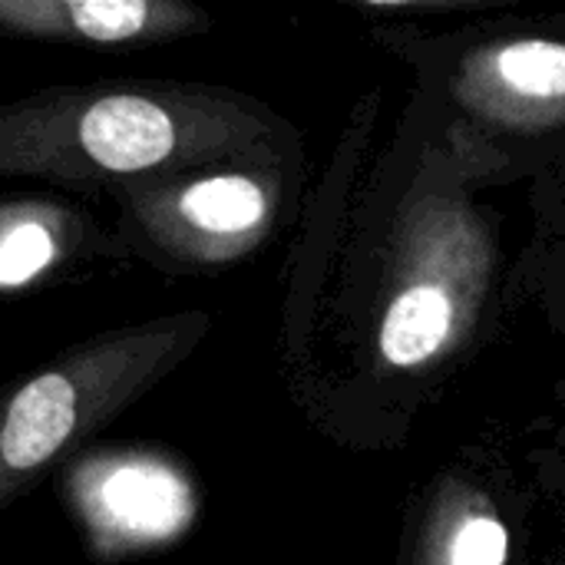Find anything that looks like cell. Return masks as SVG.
Segmentation results:
<instances>
[{"label": "cell", "instance_id": "obj_1", "mask_svg": "<svg viewBox=\"0 0 565 565\" xmlns=\"http://www.w3.org/2000/svg\"><path fill=\"white\" fill-rule=\"evenodd\" d=\"M228 142L222 106L199 86L113 76L60 83L0 106V179L60 192L199 169Z\"/></svg>", "mask_w": 565, "mask_h": 565}, {"label": "cell", "instance_id": "obj_2", "mask_svg": "<svg viewBox=\"0 0 565 565\" xmlns=\"http://www.w3.org/2000/svg\"><path fill=\"white\" fill-rule=\"evenodd\" d=\"M199 315L96 331L0 384V513L136 407L195 344Z\"/></svg>", "mask_w": 565, "mask_h": 565}, {"label": "cell", "instance_id": "obj_3", "mask_svg": "<svg viewBox=\"0 0 565 565\" xmlns=\"http://www.w3.org/2000/svg\"><path fill=\"white\" fill-rule=\"evenodd\" d=\"M116 242L129 262L192 271L252 238L268 218V189L238 169H179L116 182Z\"/></svg>", "mask_w": 565, "mask_h": 565}, {"label": "cell", "instance_id": "obj_4", "mask_svg": "<svg viewBox=\"0 0 565 565\" xmlns=\"http://www.w3.org/2000/svg\"><path fill=\"white\" fill-rule=\"evenodd\" d=\"M116 232L60 192L0 195V298L36 295L99 265H126Z\"/></svg>", "mask_w": 565, "mask_h": 565}, {"label": "cell", "instance_id": "obj_5", "mask_svg": "<svg viewBox=\"0 0 565 565\" xmlns=\"http://www.w3.org/2000/svg\"><path fill=\"white\" fill-rule=\"evenodd\" d=\"M205 30L202 10L182 0H0V36L142 50Z\"/></svg>", "mask_w": 565, "mask_h": 565}, {"label": "cell", "instance_id": "obj_6", "mask_svg": "<svg viewBox=\"0 0 565 565\" xmlns=\"http://www.w3.org/2000/svg\"><path fill=\"white\" fill-rule=\"evenodd\" d=\"M454 301L440 285H414L394 298L381 324V354L394 367L430 361L450 338Z\"/></svg>", "mask_w": 565, "mask_h": 565}, {"label": "cell", "instance_id": "obj_7", "mask_svg": "<svg viewBox=\"0 0 565 565\" xmlns=\"http://www.w3.org/2000/svg\"><path fill=\"white\" fill-rule=\"evenodd\" d=\"M497 70L500 79L523 96H540V99L565 96V43H550V40L510 43L500 50Z\"/></svg>", "mask_w": 565, "mask_h": 565}, {"label": "cell", "instance_id": "obj_8", "mask_svg": "<svg viewBox=\"0 0 565 565\" xmlns=\"http://www.w3.org/2000/svg\"><path fill=\"white\" fill-rule=\"evenodd\" d=\"M510 536L503 523L473 516L460 526L450 546V565H507Z\"/></svg>", "mask_w": 565, "mask_h": 565}]
</instances>
